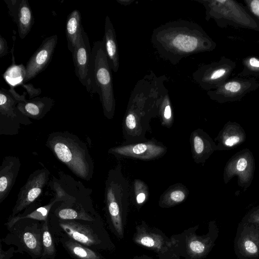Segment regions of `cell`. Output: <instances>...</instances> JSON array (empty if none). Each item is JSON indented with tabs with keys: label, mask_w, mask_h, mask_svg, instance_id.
<instances>
[{
	"label": "cell",
	"mask_w": 259,
	"mask_h": 259,
	"mask_svg": "<svg viewBox=\"0 0 259 259\" xmlns=\"http://www.w3.org/2000/svg\"><path fill=\"white\" fill-rule=\"evenodd\" d=\"M254 170L253 154L249 149H244L234 155L227 162L223 180L227 184L234 176H237L238 185L245 190L252 181Z\"/></svg>",
	"instance_id": "obj_8"
},
{
	"label": "cell",
	"mask_w": 259,
	"mask_h": 259,
	"mask_svg": "<svg viewBox=\"0 0 259 259\" xmlns=\"http://www.w3.org/2000/svg\"><path fill=\"white\" fill-rule=\"evenodd\" d=\"M151 42L159 57L174 65L184 58L212 51L217 46L200 25L183 19L169 21L155 28Z\"/></svg>",
	"instance_id": "obj_1"
},
{
	"label": "cell",
	"mask_w": 259,
	"mask_h": 259,
	"mask_svg": "<svg viewBox=\"0 0 259 259\" xmlns=\"http://www.w3.org/2000/svg\"><path fill=\"white\" fill-rule=\"evenodd\" d=\"M50 215L57 221L60 228L65 232L64 234L72 239L94 250L101 243L93 226L95 221L63 220L50 213Z\"/></svg>",
	"instance_id": "obj_13"
},
{
	"label": "cell",
	"mask_w": 259,
	"mask_h": 259,
	"mask_svg": "<svg viewBox=\"0 0 259 259\" xmlns=\"http://www.w3.org/2000/svg\"><path fill=\"white\" fill-rule=\"evenodd\" d=\"M190 247L193 251L197 253L203 252L206 248L204 243L197 240L192 241L190 244Z\"/></svg>",
	"instance_id": "obj_35"
},
{
	"label": "cell",
	"mask_w": 259,
	"mask_h": 259,
	"mask_svg": "<svg viewBox=\"0 0 259 259\" xmlns=\"http://www.w3.org/2000/svg\"><path fill=\"white\" fill-rule=\"evenodd\" d=\"M9 53V48L6 39L0 34V57L2 58Z\"/></svg>",
	"instance_id": "obj_37"
},
{
	"label": "cell",
	"mask_w": 259,
	"mask_h": 259,
	"mask_svg": "<svg viewBox=\"0 0 259 259\" xmlns=\"http://www.w3.org/2000/svg\"><path fill=\"white\" fill-rule=\"evenodd\" d=\"M50 213L63 220L93 222L97 220V214L92 203L74 198L56 202Z\"/></svg>",
	"instance_id": "obj_14"
},
{
	"label": "cell",
	"mask_w": 259,
	"mask_h": 259,
	"mask_svg": "<svg viewBox=\"0 0 259 259\" xmlns=\"http://www.w3.org/2000/svg\"><path fill=\"white\" fill-rule=\"evenodd\" d=\"M20 159L14 156H6L0 166V203L10 194L21 167Z\"/></svg>",
	"instance_id": "obj_19"
},
{
	"label": "cell",
	"mask_w": 259,
	"mask_h": 259,
	"mask_svg": "<svg viewBox=\"0 0 259 259\" xmlns=\"http://www.w3.org/2000/svg\"><path fill=\"white\" fill-rule=\"evenodd\" d=\"M8 14L17 24L19 36L24 38L30 32L34 22L32 11L27 0H5Z\"/></svg>",
	"instance_id": "obj_18"
},
{
	"label": "cell",
	"mask_w": 259,
	"mask_h": 259,
	"mask_svg": "<svg viewBox=\"0 0 259 259\" xmlns=\"http://www.w3.org/2000/svg\"><path fill=\"white\" fill-rule=\"evenodd\" d=\"M259 83L254 77H236L229 79L216 90L207 92L209 98L219 103L241 100L246 94L256 90Z\"/></svg>",
	"instance_id": "obj_10"
},
{
	"label": "cell",
	"mask_w": 259,
	"mask_h": 259,
	"mask_svg": "<svg viewBox=\"0 0 259 259\" xmlns=\"http://www.w3.org/2000/svg\"><path fill=\"white\" fill-rule=\"evenodd\" d=\"M241 221L252 223L259 225V205L252 208L247 212Z\"/></svg>",
	"instance_id": "obj_31"
},
{
	"label": "cell",
	"mask_w": 259,
	"mask_h": 259,
	"mask_svg": "<svg viewBox=\"0 0 259 259\" xmlns=\"http://www.w3.org/2000/svg\"><path fill=\"white\" fill-rule=\"evenodd\" d=\"M46 146L76 177L87 181L93 176L94 163L85 143L67 131L49 134Z\"/></svg>",
	"instance_id": "obj_3"
},
{
	"label": "cell",
	"mask_w": 259,
	"mask_h": 259,
	"mask_svg": "<svg viewBox=\"0 0 259 259\" xmlns=\"http://www.w3.org/2000/svg\"><path fill=\"white\" fill-rule=\"evenodd\" d=\"M242 63L243 66L242 70L238 74V77L246 78L248 77L259 76V57L249 56L244 58Z\"/></svg>",
	"instance_id": "obj_28"
},
{
	"label": "cell",
	"mask_w": 259,
	"mask_h": 259,
	"mask_svg": "<svg viewBox=\"0 0 259 259\" xmlns=\"http://www.w3.org/2000/svg\"><path fill=\"white\" fill-rule=\"evenodd\" d=\"M57 42L56 34L43 40L26 63L24 82L34 78L47 68L51 61Z\"/></svg>",
	"instance_id": "obj_15"
},
{
	"label": "cell",
	"mask_w": 259,
	"mask_h": 259,
	"mask_svg": "<svg viewBox=\"0 0 259 259\" xmlns=\"http://www.w3.org/2000/svg\"><path fill=\"white\" fill-rule=\"evenodd\" d=\"M18 102L10 94L8 90H0V135H17L21 124L28 125L32 123L28 117L23 115L17 108Z\"/></svg>",
	"instance_id": "obj_7"
},
{
	"label": "cell",
	"mask_w": 259,
	"mask_h": 259,
	"mask_svg": "<svg viewBox=\"0 0 259 259\" xmlns=\"http://www.w3.org/2000/svg\"><path fill=\"white\" fill-rule=\"evenodd\" d=\"M187 193L184 188L178 186L170 189L165 194L173 202L180 203L185 199Z\"/></svg>",
	"instance_id": "obj_30"
},
{
	"label": "cell",
	"mask_w": 259,
	"mask_h": 259,
	"mask_svg": "<svg viewBox=\"0 0 259 259\" xmlns=\"http://www.w3.org/2000/svg\"><path fill=\"white\" fill-rule=\"evenodd\" d=\"M55 101L49 97H37L18 103L17 107L24 115L34 120H40L53 107Z\"/></svg>",
	"instance_id": "obj_22"
},
{
	"label": "cell",
	"mask_w": 259,
	"mask_h": 259,
	"mask_svg": "<svg viewBox=\"0 0 259 259\" xmlns=\"http://www.w3.org/2000/svg\"><path fill=\"white\" fill-rule=\"evenodd\" d=\"M15 250L14 247H11L8 250L3 249L2 243L0 244V259H11Z\"/></svg>",
	"instance_id": "obj_38"
},
{
	"label": "cell",
	"mask_w": 259,
	"mask_h": 259,
	"mask_svg": "<svg viewBox=\"0 0 259 259\" xmlns=\"http://www.w3.org/2000/svg\"><path fill=\"white\" fill-rule=\"evenodd\" d=\"M135 189H136V201L138 204L142 203L146 198V195L148 194L147 189L145 188H140L137 182L135 184Z\"/></svg>",
	"instance_id": "obj_34"
},
{
	"label": "cell",
	"mask_w": 259,
	"mask_h": 259,
	"mask_svg": "<svg viewBox=\"0 0 259 259\" xmlns=\"http://www.w3.org/2000/svg\"><path fill=\"white\" fill-rule=\"evenodd\" d=\"M60 238L63 247L75 259H101V256L95 250L72 239L66 235Z\"/></svg>",
	"instance_id": "obj_24"
},
{
	"label": "cell",
	"mask_w": 259,
	"mask_h": 259,
	"mask_svg": "<svg viewBox=\"0 0 259 259\" xmlns=\"http://www.w3.org/2000/svg\"><path fill=\"white\" fill-rule=\"evenodd\" d=\"M20 85H21L24 89L26 90L27 93L29 96V99H32L35 97H38L41 93V90L40 88H35L32 83L26 84L22 82Z\"/></svg>",
	"instance_id": "obj_33"
},
{
	"label": "cell",
	"mask_w": 259,
	"mask_h": 259,
	"mask_svg": "<svg viewBox=\"0 0 259 259\" xmlns=\"http://www.w3.org/2000/svg\"><path fill=\"white\" fill-rule=\"evenodd\" d=\"M111 68L108 62L102 40L95 42L92 48L91 79L94 94L99 96L104 116L113 117L115 99L113 91Z\"/></svg>",
	"instance_id": "obj_4"
},
{
	"label": "cell",
	"mask_w": 259,
	"mask_h": 259,
	"mask_svg": "<svg viewBox=\"0 0 259 259\" xmlns=\"http://www.w3.org/2000/svg\"><path fill=\"white\" fill-rule=\"evenodd\" d=\"M244 2L250 13L259 21V0H244Z\"/></svg>",
	"instance_id": "obj_32"
},
{
	"label": "cell",
	"mask_w": 259,
	"mask_h": 259,
	"mask_svg": "<svg viewBox=\"0 0 259 259\" xmlns=\"http://www.w3.org/2000/svg\"><path fill=\"white\" fill-rule=\"evenodd\" d=\"M190 141L192 153L196 162L203 163L217 150V145L212 139L201 130L195 131Z\"/></svg>",
	"instance_id": "obj_21"
},
{
	"label": "cell",
	"mask_w": 259,
	"mask_h": 259,
	"mask_svg": "<svg viewBox=\"0 0 259 259\" xmlns=\"http://www.w3.org/2000/svg\"><path fill=\"white\" fill-rule=\"evenodd\" d=\"M243 128L236 122L229 121L223 126L215 140L217 150H229L236 148L246 140Z\"/></svg>",
	"instance_id": "obj_20"
},
{
	"label": "cell",
	"mask_w": 259,
	"mask_h": 259,
	"mask_svg": "<svg viewBox=\"0 0 259 259\" xmlns=\"http://www.w3.org/2000/svg\"><path fill=\"white\" fill-rule=\"evenodd\" d=\"M76 76L91 97L94 94L91 79L92 49L89 37L83 29L73 52Z\"/></svg>",
	"instance_id": "obj_12"
},
{
	"label": "cell",
	"mask_w": 259,
	"mask_h": 259,
	"mask_svg": "<svg viewBox=\"0 0 259 259\" xmlns=\"http://www.w3.org/2000/svg\"><path fill=\"white\" fill-rule=\"evenodd\" d=\"M117 2L122 5L127 6L131 5L134 1L132 0H117Z\"/></svg>",
	"instance_id": "obj_40"
},
{
	"label": "cell",
	"mask_w": 259,
	"mask_h": 259,
	"mask_svg": "<svg viewBox=\"0 0 259 259\" xmlns=\"http://www.w3.org/2000/svg\"><path fill=\"white\" fill-rule=\"evenodd\" d=\"M57 202L53 197L48 204L34 209L32 211L18 214L13 217H10L5 225L9 229H11L17 222L22 219H32L40 222L48 221L52 208Z\"/></svg>",
	"instance_id": "obj_26"
},
{
	"label": "cell",
	"mask_w": 259,
	"mask_h": 259,
	"mask_svg": "<svg viewBox=\"0 0 259 259\" xmlns=\"http://www.w3.org/2000/svg\"><path fill=\"white\" fill-rule=\"evenodd\" d=\"M165 76L151 71L139 80L131 92L125 114L124 127L129 134L139 135L142 121L158 112L162 96L167 89Z\"/></svg>",
	"instance_id": "obj_2"
},
{
	"label": "cell",
	"mask_w": 259,
	"mask_h": 259,
	"mask_svg": "<svg viewBox=\"0 0 259 259\" xmlns=\"http://www.w3.org/2000/svg\"><path fill=\"white\" fill-rule=\"evenodd\" d=\"M236 67L235 61L222 56L218 61L200 66L192 77L202 90L212 91L229 79Z\"/></svg>",
	"instance_id": "obj_6"
},
{
	"label": "cell",
	"mask_w": 259,
	"mask_h": 259,
	"mask_svg": "<svg viewBox=\"0 0 259 259\" xmlns=\"http://www.w3.org/2000/svg\"><path fill=\"white\" fill-rule=\"evenodd\" d=\"M18 222L22 227L18 237L24 250L33 259H41L42 254V238L41 227H39V221L22 219Z\"/></svg>",
	"instance_id": "obj_16"
},
{
	"label": "cell",
	"mask_w": 259,
	"mask_h": 259,
	"mask_svg": "<svg viewBox=\"0 0 259 259\" xmlns=\"http://www.w3.org/2000/svg\"><path fill=\"white\" fill-rule=\"evenodd\" d=\"M141 243L146 246L152 247L154 245L155 242L152 238L146 236L141 239Z\"/></svg>",
	"instance_id": "obj_39"
},
{
	"label": "cell",
	"mask_w": 259,
	"mask_h": 259,
	"mask_svg": "<svg viewBox=\"0 0 259 259\" xmlns=\"http://www.w3.org/2000/svg\"><path fill=\"white\" fill-rule=\"evenodd\" d=\"M105 51L110 66L115 73L119 67V56L115 29L109 17L105 18L104 35L103 39Z\"/></svg>",
	"instance_id": "obj_23"
},
{
	"label": "cell",
	"mask_w": 259,
	"mask_h": 259,
	"mask_svg": "<svg viewBox=\"0 0 259 259\" xmlns=\"http://www.w3.org/2000/svg\"><path fill=\"white\" fill-rule=\"evenodd\" d=\"M158 112L162 118L163 123L168 125L172 121L171 104L167 89L163 93L158 107Z\"/></svg>",
	"instance_id": "obj_29"
},
{
	"label": "cell",
	"mask_w": 259,
	"mask_h": 259,
	"mask_svg": "<svg viewBox=\"0 0 259 259\" xmlns=\"http://www.w3.org/2000/svg\"><path fill=\"white\" fill-rule=\"evenodd\" d=\"M10 94L16 100L18 103H23L25 102L27 100L26 99V95L27 92H24L22 95L17 93L12 86H10V89L8 90Z\"/></svg>",
	"instance_id": "obj_36"
},
{
	"label": "cell",
	"mask_w": 259,
	"mask_h": 259,
	"mask_svg": "<svg viewBox=\"0 0 259 259\" xmlns=\"http://www.w3.org/2000/svg\"><path fill=\"white\" fill-rule=\"evenodd\" d=\"M238 259H259V225L241 221L234 241Z\"/></svg>",
	"instance_id": "obj_11"
},
{
	"label": "cell",
	"mask_w": 259,
	"mask_h": 259,
	"mask_svg": "<svg viewBox=\"0 0 259 259\" xmlns=\"http://www.w3.org/2000/svg\"><path fill=\"white\" fill-rule=\"evenodd\" d=\"M166 152L165 147L152 142L121 145L111 148L108 153L116 157H126L150 160L156 159Z\"/></svg>",
	"instance_id": "obj_17"
},
{
	"label": "cell",
	"mask_w": 259,
	"mask_h": 259,
	"mask_svg": "<svg viewBox=\"0 0 259 259\" xmlns=\"http://www.w3.org/2000/svg\"><path fill=\"white\" fill-rule=\"evenodd\" d=\"M42 238V254L41 259H54L56 249L49 230V220L42 222L41 226Z\"/></svg>",
	"instance_id": "obj_27"
},
{
	"label": "cell",
	"mask_w": 259,
	"mask_h": 259,
	"mask_svg": "<svg viewBox=\"0 0 259 259\" xmlns=\"http://www.w3.org/2000/svg\"><path fill=\"white\" fill-rule=\"evenodd\" d=\"M83 29L80 13L78 10H74L68 15L65 25L68 49L72 53Z\"/></svg>",
	"instance_id": "obj_25"
},
{
	"label": "cell",
	"mask_w": 259,
	"mask_h": 259,
	"mask_svg": "<svg viewBox=\"0 0 259 259\" xmlns=\"http://www.w3.org/2000/svg\"><path fill=\"white\" fill-rule=\"evenodd\" d=\"M50 175V171L45 167L38 168L29 175L19 192L11 217L18 215L32 205L48 184Z\"/></svg>",
	"instance_id": "obj_9"
},
{
	"label": "cell",
	"mask_w": 259,
	"mask_h": 259,
	"mask_svg": "<svg viewBox=\"0 0 259 259\" xmlns=\"http://www.w3.org/2000/svg\"><path fill=\"white\" fill-rule=\"evenodd\" d=\"M205 9V20L213 19L221 28L231 26L259 32V21L242 4L233 0H193Z\"/></svg>",
	"instance_id": "obj_5"
}]
</instances>
